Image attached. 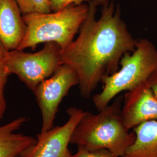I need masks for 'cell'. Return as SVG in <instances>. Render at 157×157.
I'll use <instances>...</instances> for the list:
<instances>
[{"label": "cell", "instance_id": "9", "mask_svg": "<svg viewBox=\"0 0 157 157\" xmlns=\"http://www.w3.org/2000/svg\"><path fill=\"white\" fill-rule=\"evenodd\" d=\"M22 15L15 0H0V41L7 50L17 49L25 36Z\"/></svg>", "mask_w": 157, "mask_h": 157}, {"label": "cell", "instance_id": "5", "mask_svg": "<svg viewBox=\"0 0 157 157\" xmlns=\"http://www.w3.org/2000/svg\"><path fill=\"white\" fill-rule=\"evenodd\" d=\"M61 48L56 43H45L35 52L13 50L7 51L6 65L10 75L15 74L30 90L49 78L62 65Z\"/></svg>", "mask_w": 157, "mask_h": 157}, {"label": "cell", "instance_id": "16", "mask_svg": "<svg viewBox=\"0 0 157 157\" xmlns=\"http://www.w3.org/2000/svg\"><path fill=\"white\" fill-rule=\"evenodd\" d=\"M147 83L157 97V67L148 79Z\"/></svg>", "mask_w": 157, "mask_h": 157}, {"label": "cell", "instance_id": "10", "mask_svg": "<svg viewBox=\"0 0 157 157\" xmlns=\"http://www.w3.org/2000/svg\"><path fill=\"white\" fill-rule=\"evenodd\" d=\"M27 121L25 117H19L0 126V157H21L25 150L36 143V139L17 133Z\"/></svg>", "mask_w": 157, "mask_h": 157}, {"label": "cell", "instance_id": "8", "mask_svg": "<svg viewBox=\"0 0 157 157\" xmlns=\"http://www.w3.org/2000/svg\"><path fill=\"white\" fill-rule=\"evenodd\" d=\"M122 117L129 130L147 121H157V97L147 81L125 93Z\"/></svg>", "mask_w": 157, "mask_h": 157}, {"label": "cell", "instance_id": "11", "mask_svg": "<svg viewBox=\"0 0 157 157\" xmlns=\"http://www.w3.org/2000/svg\"><path fill=\"white\" fill-rule=\"evenodd\" d=\"M133 132L135 141L121 157H157V121L140 124Z\"/></svg>", "mask_w": 157, "mask_h": 157}, {"label": "cell", "instance_id": "17", "mask_svg": "<svg viewBox=\"0 0 157 157\" xmlns=\"http://www.w3.org/2000/svg\"><path fill=\"white\" fill-rule=\"evenodd\" d=\"M109 2V0H92L90 3L93 4L95 6L97 7V6H103L107 4Z\"/></svg>", "mask_w": 157, "mask_h": 157}, {"label": "cell", "instance_id": "6", "mask_svg": "<svg viewBox=\"0 0 157 157\" xmlns=\"http://www.w3.org/2000/svg\"><path fill=\"white\" fill-rule=\"evenodd\" d=\"M77 73L66 64H62L49 78L41 82L34 90L42 117L41 132L53 128L59 106L69 91L78 85Z\"/></svg>", "mask_w": 157, "mask_h": 157}, {"label": "cell", "instance_id": "4", "mask_svg": "<svg viewBox=\"0 0 157 157\" xmlns=\"http://www.w3.org/2000/svg\"><path fill=\"white\" fill-rule=\"evenodd\" d=\"M119 66L117 72L102 79V90L93 96L98 111L121 92L132 90L148 80L157 69V48L148 40H137L135 50L124 54Z\"/></svg>", "mask_w": 157, "mask_h": 157}, {"label": "cell", "instance_id": "15", "mask_svg": "<svg viewBox=\"0 0 157 157\" xmlns=\"http://www.w3.org/2000/svg\"><path fill=\"white\" fill-rule=\"evenodd\" d=\"M92 0H49L52 12L63 10L70 6H78L85 2L90 3Z\"/></svg>", "mask_w": 157, "mask_h": 157}, {"label": "cell", "instance_id": "2", "mask_svg": "<svg viewBox=\"0 0 157 157\" xmlns=\"http://www.w3.org/2000/svg\"><path fill=\"white\" fill-rule=\"evenodd\" d=\"M121 97L98 113L85 111L73 131L71 144L89 150L107 149L117 157H121L135 140L122 117Z\"/></svg>", "mask_w": 157, "mask_h": 157}, {"label": "cell", "instance_id": "3", "mask_svg": "<svg viewBox=\"0 0 157 157\" xmlns=\"http://www.w3.org/2000/svg\"><path fill=\"white\" fill-rule=\"evenodd\" d=\"M89 5L70 6L49 13L23 15L26 26L25 36L17 49L34 50L40 43H56L63 50L73 41L87 17Z\"/></svg>", "mask_w": 157, "mask_h": 157}, {"label": "cell", "instance_id": "12", "mask_svg": "<svg viewBox=\"0 0 157 157\" xmlns=\"http://www.w3.org/2000/svg\"><path fill=\"white\" fill-rule=\"evenodd\" d=\"M7 49L0 41V121L6 112V104L4 90L8 76L10 75L6 65Z\"/></svg>", "mask_w": 157, "mask_h": 157}, {"label": "cell", "instance_id": "14", "mask_svg": "<svg viewBox=\"0 0 157 157\" xmlns=\"http://www.w3.org/2000/svg\"><path fill=\"white\" fill-rule=\"evenodd\" d=\"M71 157H117L107 149L89 150L82 147H78V151Z\"/></svg>", "mask_w": 157, "mask_h": 157}, {"label": "cell", "instance_id": "1", "mask_svg": "<svg viewBox=\"0 0 157 157\" xmlns=\"http://www.w3.org/2000/svg\"><path fill=\"white\" fill-rule=\"evenodd\" d=\"M96 10L90 2L78 37L61 50L62 63L77 73L80 92L86 98L91 97L102 78L118 71L121 58L135 50L137 40L113 2L102 6L98 19Z\"/></svg>", "mask_w": 157, "mask_h": 157}, {"label": "cell", "instance_id": "13", "mask_svg": "<svg viewBox=\"0 0 157 157\" xmlns=\"http://www.w3.org/2000/svg\"><path fill=\"white\" fill-rule=\"evenodd\" d=\"M23 15L52 12L49 0H15Z\"/></svg>", "mask_w": 157, "mask_h": 157}, {"label": "cell", "instance_id": "7", "mask_svg": "<svg viewBox=\"0 0 157 157\" xmlns=\"http://www.w3.org/2000/svg\"><path fill=\"white\" fill-rule=\"evenodd\" d=\"M84 112L76 107L68 108L67 122L40 132L37 135L36 143L25 150L21 157H71L72 154L68 146L73 131Z\"/></svg>", "mask_w": 157, "mask_h": 157}]
</instances>
